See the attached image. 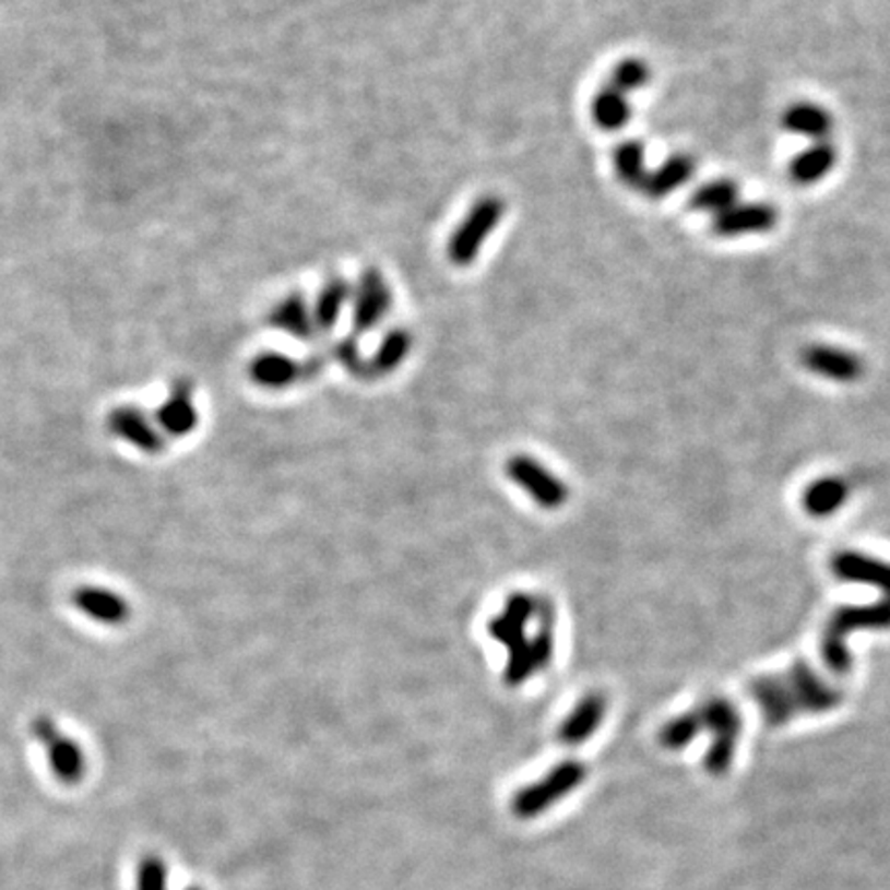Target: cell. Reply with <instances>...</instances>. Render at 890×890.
I'll use <instances>...</instances> for the list:
<instances>
[{
    "label": "cell",
    "instance_id": "cell-1",
    "mask_svg": "<svg viewBox=\"0 0 890 890\" xmlns=\"http://www.w3.org/2000/svg\"><path fill=\"white\" fill-rule=\"evenodd\" d=\"M748 695L771 727L785 726L802 713H829L843 703V692L831 687L804 660H796L785 673L755 678L748 685Z\"/></svg>",
    "mask_w": 890,
    "mask_h": 890
},
{
    "label": "cell",
    "instance_id": "cell-2",
    "mask_svg": "<svg viewBox=\"0 0 890 890\" xmlns=\"http://www.w3.org/2000/svg\"><path fill=\"white\" fill-rule=\"evenodd\" d=\"M890 629V600L885 598L873 604L841 606L829 618L822 641L820 655L831 673L847 674L852 671V654L847 648V637L857 631H887Z\"/></svg>",
    "mask_w": 890,
    "mask_h": 890
},
{
    "label": "cell",
    "instance_id": "cell-3",
    "mask_svg": "<svg viewBox=\"0 0 890 890\" xmlns=\"http://www.w3.org/2000/svg\"><path fill=\"white\" fill-rule=\"evenodd\" d=\"M699 709L703 732L711 734V745H709L703 767L709 775L713 778H724L732 769L738 738L743 734V717L740 711L732 701L724 697H711Z\"/></svg>",
    "mask_w": 890,
    "mask_h": 890
},
{
    "label": "cell",
    "instance_id": "cell-4",
    "mask_svg": "<svg viewBox=\"0 0 890 890\" xmlns=\"http://www.w3.org/2000/svg\"><path fill=\"white\" fill-rule=\"evenodd\" d=\"M506 215V202L499 197H483L476 200L466 217L460 221L454 234L448 241V258L455 266H471L483 246L501 225Z\"/></svg>",
    "mask_w": 890,
    "mask_h": 890
},
{
    "label": "cell",
    "instance_id": "cell-5",
    "mask_svg": "<svg viewBox=\"0 0 890 890\" xmlns=\"http://www.w3.org/2000/svg\"><path fill=\"white\" fill-rule=\"evenodd\" d=\"M588 778V769L580 761L555 764L545 778L522 787L511 799V812L518 818L541 817L550 806L567 798Z\"/></svg>",
    "mask_w": 890,
    "mask_h": 890
},
{
    "label": "cell",
    "instance_id": "cell-6",
    "mask_svg": "<svg viewBox=\"0 0 890 890\" xmlns=\"http://www.w3.org/2000/svg\"><path fill=\"white\" fill-rule=\"evenodd\" d=\"M32 736L46 748L48 764L58 782L64 785H76L85 780V773H87L85 750L73 738L62 736L55 720L46 715L36 717L32 722Z\"/></svg>",
    "mask_w": 890,
    "mask_h": 890
},
{
    "label": "cell",
    "instance_id": "cell-7",
    "mask_svg": "<svg viewBox=\"0 0 890 890\" xmlns=\"http://www.w3.org/2000/svg\"><path fill=\"white\" fill-rule=\"evenodd\" d=\"M506 474L538 508L553 511L563 508L569 499V489L563 480L532 455L518 454L509 458Z\"/></svg>",
    "mask_w": 890,
    "mask_h": 890
},
{
    "label": "cell",
    "instance_id": "cell-8",
    "mask_svg": "<svg viewBox=\"0 0 890 890\" xmlns=\"http://www.w3.org/2000/svg\"><path fill=\"white\" fill-rule=\"evenodd\" d=\"M324 367L322 357H309L297 361L283 353H260L250 364V378L264 390H285L293 383L316 378Z\"/></svg>",
    "mask_w": 890,
    "mask_h": 890
},
{
    "label": "cell",
    "instance_id": "cell-9",
    "mask_svg": "<svg viewBox=\"0 0 890 890\" xmlns=\"http://www.w3.org/2000/svg\"><path fill=\"white\" fill-rule=\"evenodd\" d=\"M392 306V292L378 269H367L351 295L355 332H369L385 318Z\"/></svg>",
    "mask_w": 890,
    "mask_h": 890
},
{
    "label": "cell",
    "instance_id": "cell-10",
    "mask_svg": "<svg viewBox=\"0 0 890 890\" xmlns=\"http://www.w3.org/2000/svg\"><path fill=\"white\" fill-rule=\"evenodd\" d=\"M802 364L831 382L854 383L864 376V361L852 351L831 345H812L802 351Z\"/></svg>",
    "mask_w": 890,
    "mask_h": 890
},
{
    "label": "cell",
    "instance_id": "cell-11",
    "mask_svg": "<svg viewBox=\"0 0 890 890\" xmlns=\"http://www.w3.org/2000/svg\"><path fill=\"white\" fill-rule=\"evenodd\" d=\"M108 429L145 454H159L165 450V439L159 429L137 406H118L109 413Z\"/></svg>",
    "mask_w": 890,
    "mask_h": 890
},
{
    "label": "cell",
    "instance_id": "cell-12",
    "mask_svg": "<svg viewBox=\"0 0 890 890\" xmlns=\"http://www.w3.org/2000/svg\"><path fill=\"white\" fill-rule=\"evenodd\" d=\"M831 571L843 582L873 585L890 600V563L874 559L864 553L843 550L836 553L831 561Z\"/></svg>",
    "mask_w": 890,
    "mask_h": 890
},
{
    "label": "cell",
    "instance_id": "cell-13",
    "mask_svg": "<svg viewBox=\"0 0 890 890\" xmlns=\"http://www.w3.org/2000/svg\"><path fill=\"white\" fill-rule=\"evenodd\" d=\"M536 617V596H527L524 592H515L506 600L501 615L489 620V636L503 643L506 648H513L526 641V627L530 620Z\"/></svg>",
    "mask_w": 890,
    "mask_h": 890
},
{
    "label": "cell",
    "instance_id": "cell-14",
    "mask_svg": "<svg viewBox=\"0 0 890 890\" xmlns=\"http://www.w3.org/2000/svg\"><path fill=\"white\" fill-rule=\"evenodd\" d=\"M606 708L608 703L602 692H588L565 717L557 732L559 743L565 746H582L583 743H588L602 726Z\"/></svg>",
    "mask_w": 890,
    "mask_h": 890
},
{
    "label": "cell",
    "instance_id": "cell-15",
    "mask_svg": "<svg viewBox=\"0 0 890 890\" xmlns=\"http://www.w3.org/2000/svg\"><path fill=\"white\" fill-rule=\"evenodd\" d=\"M155 420L159 429L171 437L190 436L199 427V411L192 402V383L178 380L171 385V394L157 408Z\"/></svg>",
    "mask_w": 890,
    "mask_h": 890
},
{
    "label": "cell",
    "instance_id": "cell-16",
    "mask_svg": "<svg viewBox=\"0 0 890 890\" xmlns=\"http://www.w3.org/2000/svg\"><path fill=\"white\" fill-rule=\"evenodd\" d=\"M778 223V213L773 206L763 202L734 204L726 213L715 217V234L724 237L755 236L767 234Z\"/></svg>",
    "mask_w": 890,
    "mask_h": 890
},
{
    "label": "cell",
    "instance_id": "cell-17",
    "mask_svg": "<svg viewBox=\"0 0 890 890\" xmlns=\"http://www.w3.org/2000/svg\"><path fill=\"white\" fill-rule=\"evenodd\" d=\"M73 604L83 615L104 625H124L130 618L127 600L106 588L81 585L73 592Z\"/></svg>",
    "mask_w": 890,
    "mask_h": 890
},
{
    "label": "cell",
    "instance_id": "cell-18",
    "mask_svg": "<svg viewBox=\"0 0 890 890\" xmlns=\"http://www.w3.org/2000/svg\"><path fill=\"white\" fill-rule=\"evenodd\" d=\"M850 499V485L843 478L824 476L806 487L802 495V508L812 518H829L843 508Z\"/></svg>",
    "mask_w": 890,
    "mask_h": 890
},
{
    "label": "cell",
    "instance_id": "cell-19",
    "mask_svg": "<svg viewBox=\"0 0 890 890\" xmlns=\"http://www.w3.org/2000/svg\"><path fill=\"white\" fill-rule=\"evenodd\" d=\"M351 295H353V287L343 276L328 278L324 287L318 293L316 304L311 306L316 330L330 332L332 328L336 327L346 306L351 304Z\"/></svg>",
    "mask_w": 890,
    "mask_h": 890
},
{
    "label": "cell",
    "instance_id": "cell-20",
    "mask_svg": "<svg viewBox=\"0 0 890 890\" xmlns=\"http://www.w3.org/2000/svg\"><path fill=\"white\" fill-rule=\"evenodd\" d=\"M271 324H273L278 332H285L293 339L299 341H308L316 332V324H313V313L309 308L308 301L304 299V295L293 293L287 295L283 301H278L271 311Z\"/></svg>",
    "mask_w": 890,
    "mask_h": 890
},
{
    "label": "cell",
    "instance_id": "cell-21",
    "mask_svg": "<svg viewBox=\"0 0 890 890\" xmlns=\"http://www.w3.org/2000/svg\"><path fill=\"white\" fill-rule=\"evenodd\" d=\"M695 174V162L687 155H676L671 157L668 162L660 165L655 171L648 174L645 182H643V190L652 197V199H664L668 194H673L674 190L683 188L685 183L691 180Z\"/></svg>",
    "mask_w": 890,
    "mask_h": 890
},
{
    "label": "cell",
    "instance_id": "cell-22",
    "mask_svg": "<svg viewBox=\"0 0 890 890\" xmlns=\"http://www.w3.org/2000/svg\"><path fill=\"white\" fill-rule=\"evenodd\" d=\"M783 127L794 134L820 143V141H827V137L831 134L833 118L827 109L815 106V104H796L794 108L785 111Z\"/></svg>",
    "mask_w": 890,
    "mask_h": 890
},
{
    "label": "cell",
    "instance_id": "cell-23",
    "mask_svg": "<svg viewBox=\"0 0 890 890\" xmlns=\"http://www.w3.org/2000/svg\"><path fill=\"white\" fill-rule=\"evenodd\" d=\"M836 162L835 149L827 141H820L812 146H808L804 153H799L798 157L792 164V178L794 182L808 186V183H817L822 180Z\"/></svg>",
    "mask_w": 890,
    "mask_h": 890
},
{
    "label": "cell",
    "instance_id": "cell-24",
    "mask_svg": "<svg viewBox=\"0 0 890 890\" xmlns=\"http://www.w3.org/2000/svg\"><path fill=\"white\" fill-rule=\"evenodd\" d=\"M411 348H413L411 332H406L404 328L390 330L383 336L373 359L369 361L371 376H390V373H394L400 365L404 364V359L408 357Z\"/></svg>",
    "mask_w": 890,
    "mask_h": 890
},
{
    "label": "cell",
    "instance_id": "cell-25",
    "mask_svg": "<svg viewBox=\"0 0 890 890\" xmlns=\"http://www.w3.org/2000/svg\"><path fill=\"white\" fill-rule=\"evenodd\" d=\"M592 118L604 130H618L631 120V106L625 93L613 90L610 85L596 93L592 102Z\"/></svg>",
    "mask_w": 890,
    "mask_h": 890
},
{
    "label": "cell",
    "instance_id": "cell-26",
    "mask_svg": "<svg viewBox=\"0 0 890 890\" xmlns=\"http://www.w3.org/2000/svg\"><path fill=\"white\" fill-rule=\"evenodd\" d=\"M701 732H703V722H701L699 709L695 708L668 720L660 729L657 740L666 750H683L691 745Z\"/></svg>",
    "mask_w": 890,
    "mask_h": 890
},
{
    "label": "cell",
    "instance_id": "cell-27",
    "mask_svg": "<svg viewBox=\"0 0 890 890\" xmlns=\"http://www.w3.org/2000/svg\"><path fill=\"white\" fill-rule=\"evenodd\" d=\"M691 204L695 211H703L717 217L738 204V186L732 180H713L695 192Z\"/></svg>",
    "mask_w": 890,
    "mask_h": 890
},
{
    "label": "cell",
    "instance_id": "cell-28",
    "mask_svg": "<svg viewBox=\"0 0 890 890\" xmlns=\"http://www.w3.org/2000/svg\"><path fill=\"white\" fill-rule=\"evenodd\" d=\"M615 165L622 182L641 188L648 178L645 146L637 141L620 143L615 151Z\"/></svg>",
    "mask_w": 890,
    "mask_h": 890
},
{
    "label": "cell",
    "instance_id": "cell-29",
    "mask_svg": "<svg viewBox=\"0 0 890 890\" xmlns=\"http://www.w3.org/2000/svg\"><path fill=\"white\" fill-rule=\"evenodd\" d=\"M648 81H650L648 64L643 60H637V58H627V60H620L617 69L613 71V85L610 87L620 93L637 92Z\"/></svg>",
    "mask_w": 890,
    "mask_h": 890
},
{
    "label": "cell",
    "instance_id": "cell-30",
    "mask_svg": "<svg viewBox=\"0 0 890 890\" xmlns=\"http://www.w3.org/2000/svg\"><path fill=\"white\" fill-rule=\"evenodd\" d=\"M137 890H167V866L159 855L149 854L141 859Z\"/></svg>",
    "mask_w": 890,
    "mask_h": 890
},
{
    "label": "cell",
    "instance_id": "cell-31",
    "mask_svg": "<svg viewBox=\"0 0 890 890\" xmlns=\"http://www.w3.org/2000/svg\"><path fill=\"white\" fill-rule=\"evenodd\" d=\"M334 357L339 359V364H343L346 371L355 378H371V369H369V361H365L359 345L353 339H345L341 341L336 348H334Z\"/></svg>",
    "mask_w": 890,
    "mask_h": 890
},
{
    "label": "cell",
    "instance_id": "cell-32",
    "mask_svg": "<svg viewBox=\"0 0 890 890\" xmlns=\"http://www.w3.org/2000/svg\"><path fill=\"white\" fill-rule=\"evenodd\" d=\"M186 890H202V889H199V887H190V889H186Z\"/></svg>",
    "mask_w": 890,
    "mask_h": 890
}]
</instances>
